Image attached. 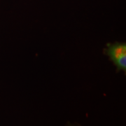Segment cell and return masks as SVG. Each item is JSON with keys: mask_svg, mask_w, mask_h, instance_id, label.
Returning a JSON list of instances; mask_svg holds the SVG:
<instances>
[{"mask_svg": "<svg viewBox=\"0 0 126 126\" xmlns=\"http://www.w3.org/2000/svg\"><path fill=\"white\" fill-rule=\"evenodd\" d=\"M105 54L116 66L117 71L126 72V44L125 42H115L108 44Z\"/></svg>", "mask_w": 126, "mask_h": 126, "instance_id": "obj_1", "label": "cell"}]
</instances>
